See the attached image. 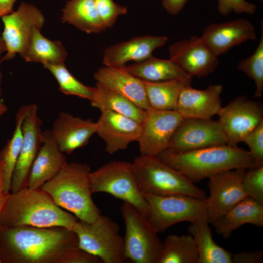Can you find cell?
I'll list each match as a JSON object with an SVG mask.
<instances>
[{"label": "cell", "instance_id": "6da1fadb", "mask_svg": "<svg viewBox=\"0 0 263 263\" xmlns=\"http://www.w3.org/2000/svg\"><path fill=\"white\" fill-rule=\"evenodd\" d=\"M78 249L76 234L64 227L0 226L2 263H74Z\"/></svg>", "mask_w": 263, "mask_h": 263}, {"label": "cell", "instance_id": "7a4b0ae2", "mask_svg": "<svg viewBox=\"0 0 263 263\" xmlns=\"http://www.w3.org/2000/svg\"><path fill=\"white\" fill-rule=\"evenodd\" d=\"M78 220L58 206L40 188L27 187L9 193L0 218L2 226L62 227L70 230Z\"/></svg>", "mask_w": 263, "mask_h": 263}, {"label": "cell", "instance_id": "3957f363", "mask_svg": "<svg viewBox=\"0 0 263 263\" xmlns=\"http://www.w3.org/2000/svg\"><path fill=\"white\" fill-rule=\"evenodd\" d=\"M158 157L194 183L225 170L257 167L249 151L227 144L182 152L166 150Z\"/></svg>", "mask_w": 263, "mask_h": 263}, {"label": "cell", "instance_id": "277c9868", "mask_svg": "<svg viewBox=\"0 0 263 263\" xmlns=\"http://www.w3.org/2000/svg\"><path fill=\"white\" fill-rule=\"evenodd\" d=\"M90 168L85 163H67L40 188L59 207L71 212L78 220L92 223L101 214L93 200Z\"/></svg>", "mask_w": 263, "mask_h": 263}, {"label": "cell", "instance_id": "5b68a950", "mask_svg": "<svg viewBox=\"0 0 263 263\" xmlns=\"http://www.w3.org/2000/svg\"><path fill=\"white\" fill-rule=\"evenodd\" d=\"M132 163L138 187L143 195L207 198L203 190L158 156L140 154Z\"/></svg>", "mask_w": 263, "mask_h": 263}, {"label": "cell", "instance_id": "8992f818", "mask_svg": "<svg viewBox=\"0 0 263 263\" xmlns=\"http://www.w3.org/2000/svg\"><path fill=\"white\" fill-rule=\"evenodd\" d=\"M92 193L105 192L147 215L148 204L138 186L133 163L113 161L90 174Z\"/></svg>", "mask_w": 263, "mask_h": 263}, {"label": "cell", "instance_id": "52a82bcc", "mask_svg": "<svg viewBox=\"0 0 263 263\" xmlns=\"http://www.w3.org/2000/svg\"><path fill=\"white\" fill-rule=\"evenodd\" d=\"M73 230L78 247L99 258L103 263H123L124 240L116 222L101 214L92 223L78 220Z\"/></svg>", "mask_w": 263, "mask_h": 263}, {"label": "cell", "instance_id": "ba28073f", "mask_svg": "<svg viewBox=\"0 0 263 263\" xmlns=\"http://www.w3.org/2000/svg\"><path fill=\"white\" fill-rule=\"evenodd\" d=\"M120 210L126 227L125 259L135 263H157L163 242L147 216L126 202Z\"/></svg>", "mask_w": 263, "mask_h": 263}, {"label": "cell", "instance_id": "9c48e42d", "mask_svg": "<svg viewBox=\"0 0 263 263\" xmlns=\"http://www.w3.org/2000/svg\"><path fill=\"white\" fill-rule=\"evenodd\" d=\"M144 196L148 204L147 216L158 233L177 223L207 218L206 199L185 195Z\"/></svg>", "mask_w": 263, "mask_h": 263}, {"label": "cell", "instance_id": "30bf717a", "mask_svg": "<svg viewBox=\"0 0 263 263\" xmlns=\"http://www.w3.org/2000/svg\"><path fill=\"white\" fill-rule=\"evenodd\" d=\"M4 29L2 38L6 54L2 60L13 59L16 54L20 56L26 50L36 28L41 29L45 18L35 6L22 2L18 9L1 17Z\"/></svg>", "mask_w": 263, "mask_h": 263}, {"label": "cell", "instance_id": "8fae6325", "mask_svg": "<svg viewBox=\"0 0 263 263\" xmlns=\"http://www.w3.org/2000/svg\"><path fill=\"white\" fill-rule=\"evenodd\" d=\"M217 115L227 140V145L237 146L263 121V109L257 101L240 96L222 107Z\"/></svg>", "mask_w": 263, "mask_h": 263}, {"label": "cell", "instance_id": "7c38bea8", "mask_svg": "<svg viewBox=\"0 0 263 263\" xmlns=\"http://www.w3.org/2000/svg\"><path fill=\"white\" fill-rule=\"evenodd\" d=\"M246 169L238 168L227 170L208 178L209 194L206 198V203L209 223L212 224L247 197L242 186Z\"/></svg>", "mask_w": 263, "mask_h": 263}, {"label": "cell", "instance_id": "4fadbf2b", "mask_svg": "<svg viewBox=\"0 0 263 263\" xmlns=\"http://www.w3.org/2000/svg\"><path fill=\"white\" fill-rule=\"evenodd\" d=\"M184 118L176 110L151 108L147 110L137 140L140 154L158 156L167 150L175 131Z\"/></svg>", "mask_w": 263, "mask_h": 263}, {"label": "cell", "instance_id": "5bb4252c", "mask_svg": "<svg viewBox=\"0 0 263 263\" xmlns=\"http://www.w3.org/2000/svg\"><path fill=\"white\" fill-rule=\"evenodd\" d=\"M227 143L218 120L184 118L175 131L167 150L187 151Z\"/></svg>", "mask_w": 263, "mask_h": 263}, {"label": "cell", "instance_id": "9a60e30c", "mask_svg": "<svg viewBox=\"0 0 263 263\" xmlns=\"http://www.w3.org/2000/svg\"><path fill=\"white\" fill-rule=\"evenodd\" d=\"M42 124L37 105L28 104L22 122V142L12 177L11 192L27 187L32 165L42 143Z\"/></svg>", "mask_w": 263, "mask_h": 263}, {"label": "cell", "instance_id": "2e32d148", "mask_svg": "<svg viewBox=\"0 0 263 263\" xmlns=\"http://www.w3.org/2000/svg\"><path fill=\"white\" fill-rule=\"evenodd\" d=\"M169 59L191 76L203 77L213 73L219 59L201 37L177 41L169 48Z\"/></svg>", "mask_w": 263, "mask_h": 263}, {"label": "cell", "instance_id": "e0dca14e", "mask_svg": "<svg viewBox=\"0 0 263 263\" xmlns=\"http://www.w3.org/2000/svg\"><path fill=\"white\" fill-rule=\"evenodd\" d=\"M96 133L105 142V150L113 154L127 149L137 141L141 131V123L110 111L101 112L96 122Z\"/></svg>", "mask_w": 263, "mask_h": 263}, {"label": "cell", "instance_id": "ac0fdd59", "mask_svg": "<svg viewBox=\"0 0 263 263\" xmlns=\"http://www.w3.org/2000/svg\"><path fill=\"white\" fill-rule=\"evenodd\" d=\"M203 40L217 56L232 47L256 38L253 24L245 19L210 24L204 30Z\"/></svg>", "mask_w": 263, "mask_h": 263}, {"label": "cell", "instance_id": "d6986e66", "mask_svg": "<svg viewBox=\"0 0 263 263\" xmlns=\"http://www.w3.org/2000/svg\"><path fill=\"white\" fill-rule=\"evenodd\" d=\"M96 122L83 119L65 112H61L54 121L50 130L60 150L70 154L82 148L96 133Z\"/></svg>", "mask_w": 263, "mask_h": 263}, {"label": "cell", "instance_id": "ffe728a7", "mask_svg": "<svg viewBox=\"0 0 263 263\" xmlns=\"http://www.w3.org/2000/svg\"><path fill=\"white\" fill-rule=\"evenodd\" d=\"M222 92L223 86L219 84L202 90L186 85L179 95L176 111L184 118L211 119L222 107Z\"/></svg>", "mask_w": 263, "mask_h": 263}, {"label": "cell", "instance_id": "44dd1931", "mask_svg": "<svg viewBox=\"0 0 263 263\" xmlns=\"http://www.w3.org/2000/svg\"><path fill=\"white\" fill-rule=\"evenodd\" d=\"M67 163L65 154L60 150L51 130L42 131L41 145L32 165L27 187L40 188Z\"/></svg>", "mask_w": 263, "mask_h": 263}, {"label": "cell", "instance_id": "7402d4cb", "mask_svg": "<svg viewBox=\"0 0 263 263\" xmlns=\"http://www.w3.org/2000/svg\"><path fill=\"white\" fill-rule=\"evenodd\" d=\"M165 36L144 35L113 45L104 52L103 63L106 66L120 67L130 61L139 62L152 56L153 51L168 41Z\"/></svg>", "mask_w": 263, "mask_h": 263}, {"label": "cell", "instance_id": "603a6c76", "mask_svg": "<svg viewBox=\"0 0 263 263\" xmlns=\"http://www.w3.org/2000/svg\"><path fill=\"white\" fill-rule=\"evenodd\" d=\"M98 83L125 96L139 108L148 110V103L143 81L122 66L101 67L94 74Z\"/></svg>", "mask_w": 263, "mask_h": 263}, {"label": "cell", "instance_id": "cb8c5ba5", "mask_svg": "<svg viewBox=\"0 0 263 263\" xmlns=\"http://www.w3.org/2000/svg\"><path fill=\"white\" fill-rule=\"evenodd\" d=\"M247 224L263 226V205L246 197L212 224L218 234L228 239L233 231Z\"/></svg>", "mask_w": 263, "mask_h": 263}, {"label": "cell", "instance_id": "d4e9b609", "mask_svg": "<svg viewBox=\"0 0 263 263\" xmlns=\"http://www.w3.org/2000/svg\"><path fill=\"white\" fill-rule=\"evenodd\" d=\"M122 67L134 76L147 81L177 80L191 85L193 77L170 59L158 58L152 55L143 61Z\"/></svg>", "mask_w": 263, "mask_h": 263}, {"label": "cell", "instance_id": "484cf974", "mask_svg": "<svg viewBox=\"0 0 263 263\" xmlns=\"http://www.w3.org/2000/svg\"><path fill=\"white\" fill-rule=\"evenodd\" d=\"M207 217L193 223L188 228L198 251L197 263H232V255L213 239Z\"/></svg>", "mask_w": 263, "mask_h": 263}, {"label": "cell", "instance_id": "4316f807", "mask_svg": "<svg viewBox=\"0 0 263 263\" xmlns=\"http://www.w3.org/2000/svg\"><path fill=\"white\" fill-rule=\"evenodd\" d=\"M92 107L101 112L110 111L130 117L142 123L147 111L143 110L130 99L98 83L94 87V92L90 100Z\"/></svg>", "mask_w": 263, "mask_h": 263}, {"label": "cell", "instance_id": "83f0119b", "mask_svg": "<svg viewBox=\"0 0 263 263\" xmlns=\"http://www.w3.org/2000/svg\"><path fill=\"white\" fill-rule=\"evenodd\" d=\"M61 19L88 34L99 33L106 30L94 0H70L62 10Z\"/></svg>", "mask_w": 263, "mask_h": 263}, {"label": "cell", "instance_id": "f1b7e54d", "mask_svg": "<svg viewBox=\"0 0 263 263\" xmlns=\"http://www.w3.org/2000/svg\"><path fill=\"white\" fill-rule=\"evenodd\" d=\"M40 30L38 28L34 29L29 43L21 57L26 61L42 64L64 63L67 54L61 42L46 38Z\"/></svg>", "mask_w": 263, "mask_h": 263}, {"label": "cell", "instance_id": "f546056e", "mask_svg": "<svg viewBox=\"0 0 263 263\" xmlns=\"http://www.w3.org/2000/svg\"><path fill=\"white\" fill-rule=\"evenodd\" d=\"M28 107V105H24L18 110L16 115V125L12 136L0 151L4 189L7 193L11 191L12 177L21 148L22 125Z\"/></svg>", "mask_w": 263, "mask_h": 263}, {"label": "cell", "instance_id": "4dcf8cb0", "mask_svg": "<svg viewBox=\"0 0 263 263\" xmlns=\"http://www.w3.org/2000/svg\"><path fill=\"white\" fill-rule=\"evenodd\" d=\"M198 251L190 234L168 235L162 243L157 263H197Z\"/></svg>", "mask_w": 263, "mask_h": 263}, {"label": "cell", "instance_id": "1f68e13d", "mask_svg": "<svg viewBox=\"0 0 263 263\" xmlns=\"http://www.w3.org/2000/svg\"><path fill=\"white\" fill-rule=\"evenodd\" d=\"M143 81L150 107L163 111L176 110L182 89L186 85H188L177 80L158 82Z\"/></svg>", "mask_w": 263, "mask_h": 263}, {"label": "cell", "instance_id": "d6a6232c", "mask_svg": "<svg viewBox=\"0 0 263 263\" xmlns=\"http://www.w3.org/2000/svg\"><path fill=\"white\" fill-rule=\"evenodd\" d=\"M43 65L56 78L60 91L64 94L76 96L89 101L92 99L94 87L86 86L78 80L68 71L64 63H45Z\"/></svg>", "mask_w": 263, "mask_h": 263}, {"label": "cell", "instance_id": "836d02e7", "mask_svg": "<svg viewBox=\"0 0 263 263\" xmlns=\"http://www.w3.org/2000/svg\"><path fill=\"white\" fill-rule=\"evenodd\" d=\"M262 35L254 53L250 56L240 60L237 65L238 70L253 80L256 89L254 96L259 98L263 92V27L262 22Z\"/></svg>", "mask_w": 263, "mask_h": 263}, {"label": "cell", "instance_id": "e575fe53", "mask_svg": "<svg viewBox=\"0 0 263 263\" xmlns=\"http://www.w3.org/2000/svg\"><path fill=\"white\" fill-rule=\"evenodd\" d=\"M242 186L247 197L263 205V165L246 169Z\"/></svg>", "mask_w": 263, "mask_h": 263}, {"label": "cell", "instance_id": "d590c367", "mask_svg": "<svg viewBox=\"0 0 263 263\" xmlns=\"http://www.w3.org/2000/svg\"><path fill=\"white\" fill-rule=\"evenodd\" d=\"M100 19L106 29L112 28L119 16L128 12L126 6L113 0H94Z\"/></svg>", "mask_w": 263, "mask_h": 263}, {"label": "cell", "instance_id": "8d00e7d4", "mask_svg": "<svg viewBox=\"0 0 263 263\" xmlns=\"http://www.w3.org/2000/svg\"><path fill=\"white\" fill-rule=\"evenodd\" d=\"M249 148L256 166L263 165V121L243 140Z\"/></svg>", "mask_w": 263, "mask_h": 263}, {"label": "cell", "instance_id": "74e56055", "mask_svg": "<svg viewBox=\"0 0 263 263\" xmlns=\"http://www.w3.org/2000/svg\"><path fill=\"white\" fill-rule=\"evenodd\" d=\"M217 9L219 13L227 16L231 12L236 14H254L256 5L245 0H217Z\"/></svg>", "mask_w": 263, "mask_h": 263}, {"label": "cell", "instance_id": "f35d334b", "mask_svg": "<svg viewBox=\"0 0 263 263\" xmlns=\"http://www.w3.org/2000/svg\"><path fill=\"white\" fill-rule=\"evenodd\" d=\"M263 258L262 250L241 251L232 255V263H261Z\"/></svg>", "mask_w": 263, "mask_h": 263}, {"label": "cell", "instance_id": "ab89813d", "mask_svg": "<svg viewBox=\"0 0 263 263\" xmlns=\"http://www.w3.org/2000/svg\"><path fill=\"white\" fill-rule=\"evenodd\" d=\"M166 11L171 15L179 13L188 0H161Z\"/></svg>", "mask_w": 263, "mask_h": 263}, {"label": "cell", "instance_id": "60d3db41", "mask_svg": "<svg viewBox=\"0 0 263 263\" xmlns=\"http://www.w3.org/2000/svg\"><path fill=\"white\" fill-rule=\"evenodd\" d=\"M17 0H0V17L12 13Z\"/></svg>", "mask_w": 263, "mask_h": 263}, {"label": "cell", "instance_id": "b9f144b4", "mask_svg": "<svg viewBox=\"0 0 263 263\" xmlns=\"http://www.w3.org/2000/svg\"><path fill=\"white\" fill-rule=\"evenodd\" d=\"M9 193L6 192L4 189L3 181L1 172V165L0 161V218L3 207Z\"/></svg>", "mask_w": 263, "mask_h": 263}, {"label": "cell", "instance_id": "7bdbcfd3", "mask_svg": "<svg viewBox=\"0 0 263 263\" xmlns=\"http://www.w3.org/2000/svg\"><path fill=\"white\" fill-rule=\"evenodd\" d=\"M8 111L7 106L4 103L3 101L0 98V117L6 113Z\"/></svg>", "mask_w": 263, "mask_h": 263}, {"label": "cell", "instance_id": "ee69618b", "mask_svg": "<svg viewBox=\"0 0 263 263\" xmlns=\"http://www.w3.org/2000/svg\"><path fill=\"white\" fill-rule=\"evenodd\" d=\"M5 51H6L5 44L2 37L0 36V56L1 54Z\"/></svg>", "mask_w": 263, "mask_h": 263}, {"label": "cell", "instance_id": "f6af8a7d", "mask_svg": "<svg viewBox=\"0 0 263 263\" xmlns=\"http://www.w3.org/2000/svg\"><path fill=\"white\" fill-rule=\"evenodd\" d=\"M2 61V59L0 58V98H1V83H2V75L0 70V64Z\"/></svg>", "mask_w": 263, "mask_h": 263}, {"label": "cell", "instance_id": "bcb514c9", "mask_svg": "<svg viewBox=\"0 0 263 263\" xmlns=\"http://www.w3.org/2000/svg\"><path fill=\"white\" fill-rule=\"evenodd\" d=\"M0 263H2L0 256Z\"/></svg>", "mask_w": 263, "mask_h": 263}]
</instances>
